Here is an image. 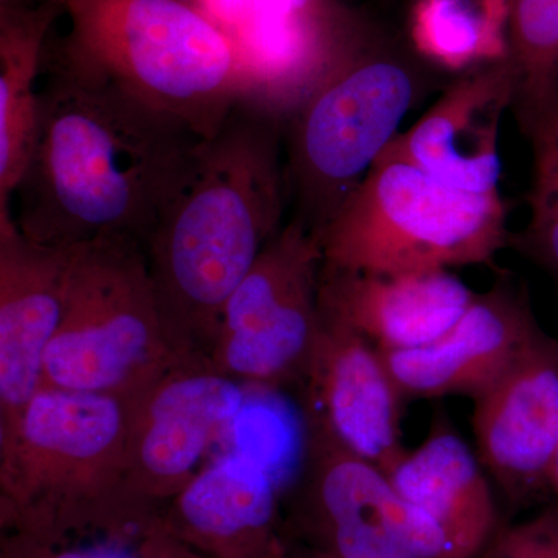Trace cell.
I'll return each instance as SVG.
<instances>
[{"instance_id": "cell-1", "label": "cell", "mask_w": 558, "mask_h": 558, "mask_svg": "<svg viewBox=\"0 0 558 558\" xmlns=\"http://www.w3.org/2000/svg\"><path fill=\"white\" fill-rule=\"evenodd\" d=\"M43 72L35 145L13 196L17 229L51 247L145 245L204 137L50 39Z\"/></svg>"}, {"instance_id": "cell-2", "label": "cell", "mask_w": 558, "mask_h": 558, "mask_svg": "<svg viewBox=\"0 0 558 558\" xmlns=\"http://www.w3.org/2000/svg\"><path fill=\"white\" fill-rule=\"evenodd\" d=\"M289 207L284 120L242 98L218 132L197 143L145 244L178 357L211 359L227 301L286 226Z\"/></svg>"}, {"instance_id": "cell-3", "label": "cell", "mask_w": 558, "mask_h": 558, "mask_svg": "<svg viewBox=\"0 0 558 558\" xmlns=\"http://www.w3.org/2000/svg\"><path fill=\"white\" fill-rule=\"evenodd\" d=\"M157 517L130 486L121 396L39 388L0 432V526L47 545L87 538L138 543Z\"/></svg>"}, {"instance_id": "cell-4", "label": "cell", "mask_w": 558, "mask_h": 558, "mask_svg": "<svg viewBox=\"0 0 558 558\" xmlns=\"http://www.w3.org/2000/svg\"><path fill=\"white\" fill-rule=\"evenodd\" d=\"M70 28L50 44L140 100L211 137L245 98L244 69L191 0H60Z\"/></svg>"}, {"instance_id": "cell-5", "label": "cell", "mask_w": 558, "mask_h": 558, "mask_svg": "<svg viewBox=\"0 0 558 558\" xmlns=\"http://www.w3.org/2000/svg\"><path fill=\"white\" fill-rule=\"evenodd\" d=\"M323 266L355 271H429L494 266L510 242L499 193H469L413 165L376 161L318 234Z\"/></svg>"}, {"instance_id": "cell-6", "label": "cell", "mask_w": 558, "mask_h": 558, "mask_svg": "<svg viewBox=\"0 0 558 558\" xmlns=\"http://www.w3.org/2000/svg\"><path fill=\"white\" fill-rule=\"evenodd\" d=\"M417 90L410 65L366 32L284 120L292 219L318 238L398 137Z\"/></svg>"}, {"instance_id": "cell-7", "label": "cell", "mask_w": 558, "mask_h": 558, "mask_svg": "<svg viewBox=\"0 0 558 558\" xmlns=\"http://www.w3.org/2000/svg\"><path fill=\"white\" fill-rule=\"evenodd\" d=\"M178 359L165 332L145 245L132 238L78 245L40 388L126 396Z\"/></svg>"}, {"instance_id": "cell-8", "label": "cell", "mask_w": 558, "mask_h": 558, "mask_svg": "<svg viewBox=\"0 0 558 558\" xmlns=\"http://www.w3.org/2000/svg\"><path fill=\"white\" fill-rule=\"evenodd\" d=\"M318 238L290 219L223 310L213 368L244 385L303 384L319 326Z\"/></svg>"}, {"instance_id": "cell-9", "label": "cell", "mask_w": 558, "mask_h": 558, "mask_svg": "<svg viewBox=\"0 0 558 558\" xmlns=\"http://www.w3.org/2000/svg\"><path fill=\"white\" fill-rule=\"evenodd\" d=\"M244 395L245 385L218 373L209 360L178 359L121 396L128 411L130 486L140 508L159 517L189 486Z\"/></svg>"}, {"instance_id": "cell-10", "label": "cell", "mask_w": 558, "mask_h": 558, "mask_svg": "<svg viewBox=\"0 0 558 558\" xmlns=\"http://www.w3.org/2000/svg\"><path fill=\"white\" fill-rule=\"evenodd\" d=\"M226 33L247 86L274 101L306 94L359 35L341 0H191Z\"/></svg>"}, {"instance_id": "cell-11", "label": "cell", "mask_w": 558, "mask_h": 558, "mask_svg": "<svg viewBox=\"0 0 558 558\" xmlns=\"http://www.w3.org/2000/svg\"><path fill=\"white\" fill-rule=\"evenodd\" d=\"M473 402L481 464L506 497L527 502L550 492L558 447V340L542 330Z\"/></svg>"}, {"instance_id": "cell-12", "label": "cell", "mask_w": 558, "mask_h": 558, "mask_svg": "<svg viewBox=\"0 0 558 558\" xmlns=\"http://www.w3.org/2000/svg\"><path fill=\"white\" fill-rule=\"evenodd\" d=\"M307 424L387 473L405 453L400 396L380 352L365 337L319 311L303 384Z\"/></svg>"}, {"instance_id": "cell-13", "label": "cell", "mask_w": 558, "mask_h": 558, "mask_svg": "<svg viewBox=\"0 0 558 558\" xmlns=\"http://www.w3.org/2000/svg\"><path fill=\"white\" fill-rule=\"evenodd\" d=\"M300 519L315 549L339 558H414L407 502L387 473L307 424Z\"/></svg>"}, {"instance_id": "cell-14", "label": "cell", "mask_w": 558, "mask_h": 558, "mask_svg": "<svg viewBox=\"0 0 558 558\" xmlns=\"http://www.w3.org/2000/svg\"><path fill=\"white\" fill-rule=\"evenodd\" d=\"M542 330L524 292L501 281L476 293L464 315L439 339L405 351L379 352L403 400H475Z\"/></svg>"}, {"instance_id": "cell-15", "label": "cell", "mask_w": 558, "mask_h": 558, "mask_svg": "<svg viewBox=\"0 0 558 558\" xmlns=\"http://www.w3.org/2000/svg\"><path fill=\"white\" fill-rule=\"evenodd\" d=\"M517 83L510 58L464 73L380 159L405 161L451 189L497 193L499 126L513 108Z\"/></svg>"}, {"instance_id": "cell-16", "label": "cell", "mask_w": 558, "mask_h": 558, "mask_svg": "<svg viewBox=\"0 0 558 558\" xmlns=\"http://www.w3.org/2000/svg\"><path fill=\"white\" fill-rule=\"evenodd\" d=\"M75 248L39 244L14 218L0 219V432L39 391L44 357L64 314Z\"/></svg>"}, {"instance_id": "cell-17", "label": "cell", "mask_w": 558, "mask_h": 558, "mask_svg": "<svg viewBox=\"0 0 558 558\" xmlns=\"http://www.w3.org/2000/svg\"><path fill=\"white\" fill-rule=\"evenodd\" d=\"M476 293L450 270H319L318 306L377 351L425 347L458 322Z\"/></svg>"}, {"instance_id": "cell-18", "label": "cell", "mask_w": 558, "mask_h": 558, "mask_svg": "<svg viewBox=\"0 0 558 558\" xmlns=\"http://www.w3.org/2000/svg\"><path fill=\"white\" fill-rule=\"evenodd\" d=\"M278 495L269 473L223 453L168 502L160 520L208 558H263L281 539Z\"/></svg>"}, {"instance_id": "cell-19", "label": "cell", "mask_w": 558, "mask_h": 558, "mask_svg": "<svg viewBox=\"0 0 558 558\" xmlns=\"http://www.w3.org/2000/svg\"><path fill=\"white\" fill-rule=\"evenodd\" d=\"M387 476L399 497L446 531L465 558H478L498 527L497 508L480 458L439 418L427 438L405 450Z\"/></svg>"}, {"instance_id": "cell-20", "label": "cell", "mask_w": 558, "mask_h": 558, "mask_svg": "<svg viewBox=\"0 0 558 558\" xmlns=\"http://www.w3.org/2000/svg\"><path fill=\"white\" fill-rule=\"evenodd\" d=\"M61 3L0 5V219L13 218V196L31 161L38 130L47 44Z\"/></svg>"}, {"instance_id": "cell-21", "label": "cell", "mask_w": 558, "mask_h": 558, "mask_svg": "<svg viewBox=\"0 0 558 558\" xmlns=\"http://www.w3.org/2000/svg\"><path fill=\"white\" fill-rule=\"evenodd\" d=\"M513 110L534 156L558 148V0H509Z\"/></svg>"}, {"instance_id": "cell-22", "label": "cell", "mask_w": 558, "mask_h": 558, "mask_svg": "<svg viewBox=\"0 0 558 558\" xmlns=\"http://www.w3.org/2000/svg\"><path fill=\"white\" fill-rule=\"evenodd\" d=\"M411 40L422 58L469 73L510 58L509 0H416Z\"/></svg>"}, {"instance_id": "cell-23", "label": "cell", "mask_w": 558, "mask_h": 558, "mask_svg": "<svg viewBox=\"0 0 558 558\" xmlns=\"http://www.w3.org/2000/svg\"><path fill=\"white\" fill-rule=\"evenodd\" d=\"M223 453L236 454L269 473L278 487L299 475L307 447L306 418L300 421L278 389L245 385L240 409L220 429Z\"/></svg>"}, {"instance_id": "cell-24", "label": "cell", "mask_w": 558, "mask_h": 558, "mask_svg": "<svg viewBox=\"0 0 558 558\" xmlns=\"http://www.w3.org/2000/svg\"><path fill=\"white\" fill-rule=\"evenodd\" d=\"M478 558H558V502L495 529Z\"/></svg>"}, {"instance_id": "cell-25", "label": "cell", "mask_w": 558, "mask_h": 558, "mask_svg": "<svg viewBox=\"0 0 558 558\" xmlns=\"http://www.w3.org/2000/svg\"><path fill=\"white\" fill-rule=\"evenodd\" d=\"M531 218L526 229L510 234V244L542 267L558 286V194L529 196Z\"/></svg>"}, {"instance_id": "cell-26", "label": "cell", "mask_w": 558, "mask_h": 558, "mask_svg": "<svg viewBox=\"0 0 558 558\" xmlns=\"http://www.w3.org/2000/svg\"><path fill=\"white\" fill-rule=\"evenodd\" d=\"M2 558H138L137 543L94 538L47 545L20 534H2Z\"/></svg>"}, {"instance_id": "cell-27", "label": "cell", "mask_w": 558, "mask_h": 558, "mask_svg": "<svg viewBox=\"0 0 558 558\" xmlns=\"http://www.w3.org/2000/svg\"><path fill=\"white\" fill-rule=\"evenodd\" d=\"M138 558H208L199 550L191 548L182 539L174 537L157 517L146 527L137 543Z\"/></svg>"}, {"instance_id": "cell-28", "label": "cell", "mask_w": 558, "mask_h": 558, "mask_svg": "<svg viewBox=\"0 0 558 558\" xmlns=\"http://www.w3.org/2000/svg\"><path fill=\"white\" fill-rule=\"evenodd\" d=\"M549 488L550 492H553V494L556 495L558 502V447L556 451V457H554L553 465H550Z\"/></svg>"}, {"instance_id": "cell-29", "label": "cell", "mask_w": 558, "mask_h": 558, "mask_svg": "<svg viewBox=\"0 0 558 558\" xmlns=\"http://www.w3.org/2000/svg\"><path fill=\"white\" fill-rule=\"evenodd\" d=\"M263 558H292L289 556L288 549H286L284 543L279 539L277 545L274 546Z\"/></svg>"}, {"instance_id": "cell-30", "label": "cell", "mask_w": 558, "mask_h": 558, "mask_svg": "<svg viewBox=\"0 0 558 558\" xmlns=\"http://www.w3.org/2000/svg\"><path fill=\"white\" fill-rule=\"evenodd\" d=\"M46 2L60 3V0H0V5H38Z\"/></svg>"}, {"instance_id": "cell-31", "label": "cell", "mask_w": 558, "mask_h": 558, "mask_svg": "<svg viewBox=\"0 0 558 558\" xmlns=\"http://www.w3.org/2000/svg\"><path fill=\"white\" fill-rule=\"evenodd\" d=\"M534 193H538V194H558V172H557L556 182H554L553 185H550L548 190H543V193H542V191H534Z\"/></svg>"}, {"instance_id": "cell-32", "label": "cell", "mask_w": 558, "mask_h": 558, "mask_svg": "<svg viewBox=\"0 0 558 558\" xmlns=\"http://www.w3.org/2000/svg\"><path fill=\"white\" fill-rule=\"evenodd\" d=\"M307 558H339L332 556V554L323 553V550L315 549L314 553L311 554V557Z\"/></svg>"}]
</instances>
